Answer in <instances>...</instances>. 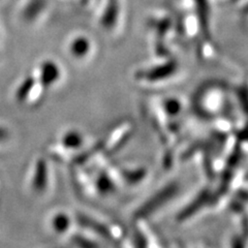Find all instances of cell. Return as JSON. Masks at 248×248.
Listing matches in <instances>:
<instances>
[{"label":"cell","mask_w":248,"mask_h":248,"mask_svg":"<svg viewBox=\"0 0 248 248\" xmlns=\"http://www.w3.org/2000/svg\"><path fill=\"white\" fill-rule=\"evenodd\" d=\"M89 43L85 37H79L75 40L71 46V52L74 56L81 57L86 55L89 51Z\"/></svg>","instance_id":"obj_1"},{"label":"cell","mask_w":248,"mask_h":248,"mask_svg":"<svg viewBox=\"0 0 248 248\" xmlns=\"http://www.w3.org/2000/svg\"><path fill=\"white\" fill-rule=\"evenodd\" d=\"M53 226H54V228H55V230L58 231L59 232H64L69 227L68 217L65 216L64 214L57 215L53 220Z\"/></svg>","instance_id":"obj_2"},{"label":"cell","mask_w":248,"mask_h":248,"mask_svg":"<svg viewBox=\"0 0 248 248\" xmlns=\"http://www.w3.org/2000/svg\"><path fill=\"white\" fill-rule=\"evenodd\" d=\"M63 143L67 147H78L81 144V136L77 131H71L64 136Z\"/></svg>","instance_id":"obj_3"}]
</instances>
